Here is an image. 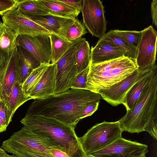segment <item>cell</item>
Segmentation results:
<instances>
[{
  "label": "cell",
  "instance_id": "17",
  "mask_svg": "<svg viewBox=\"0 0 157 157\" xmlns=\"http://www.w3.org/2000/svg\"><path fill=\"white\" fill-rule=\"evenodd\" d=\"M124 56H126V51L119 47L107 43H97L90 49V63H102Z\"/></svg>",
  "mask_w": 157,
  "mask_h": 157
},
{
  "label": "cell",
  "instance_id": "12",
  "mask_svg": "<svg viewBox=\"0 0 157 157\" xmlns=\"http://www.w3.org/2000/svg\"><path fill=\"white\" fill-rule=\"evenodd\" d=\"M154 65L142 71L137 70L132 75L109 89L100 90L98 93L101 95L102 99L113 106L123 104L125 96L131 88L140 79L148 74Z\"/></svg>",
  "mask_w": 157,
  "mask_h": 157
},
{
  "label": "cell",
  "instance_id": "23",
  "mask_svg": "<svg viewBox=\"0 0 157 157\" xmlns=\"http://www.w3.org/2000/svg\"><path fill=\"white\" fill-rule=\"evenodd\" d=\"M32 98L25 95L19 81L16 82L13 86L7 100L4 102L12 118L14 113L20 106Z\"/></svg>",
  "mask_w": 157,
  "mask_h": 157
},
{
  "label": "cell",
  "instance_id": "1",
  "mask_svg": "<svg viewBox=\"0 0 157 157\" xmlns=\"http://www.w3.org/2000/svg\"><path fill=\"white\" fill-rule=\"evenodd\" d=\"M101 98L98 93L86 89H70L44 98L35 99L26 113L54 118L75 128L81 120L85 106L93 102H99Z\"/></svg>",
  "mask_w": 157,
  "mask_h": 157
},
{
  "label": "cell",
  "instance_id": "35",
  "mask_svg": "<svg viewBox=\"0 0 157 157\" xmlns=\"http://www.w3.org/2000/svg\"><path fill=\"white\" fill-rule=\"evenodd\" d=\"M59 2L71 7L81 12L82 8L83 0H58Z\"/></svg>",
  "mask_w": 157,
  "mask_h": 157
},
{
  "label": "cell",
  "instance_id": "36",
  "mask_svg": "<svg viewBox=\"0 0 157 157\" xmlns=\"http://www.w3.org/2000/svg\"><path fill=\"white\" fill-rule=\"evenodd\" d=\"M151 15L153 23L157 27V0H153L151 3Z\"/></svg>",
  "mask_w": 157,
  "mask_h": 157
},
{
  "label": "cell",
  "instance_id": "5",
  "mask_svg": "<svg viewBox=\"0 0 157 157\" xmlns=\"http://www.w3.org/2000/svg\"><path fill=\"white\" fill-rule=\"evenodd\" d=\"M1 147L19 157H54L48 140L24 126L3 142Z\"/></svg>",
  "mask_w": 157,
  "mask_h": 157
},
{
  "label": "cell",
  "instance_id": "33",
  "mask_svg": "<svg viewBox=\"0 0 157 157\" xmlns=\"http://www.w3.org/2000/svg\"><path fill=\"white\" fill-rule=\"evenodd\" d=\"M0 117L8 125L12 119L6 105L2 101H0Z\"/></svg>",
  "mask_w": 157,
  "mask_h": 157
},
{
  "label": "cell",
  "instance_id": "27",
  "mask_svg": "<svg viewBox=\"0 0 157 157\" xmlns=\"http://www.w3.org/2000/svg\"><path fill=\"white\" fill-rule=\"evenodd\" d=\"M90 53L89 43L84 38L76 54L77 75L89 66L90 61Z\"/></svg>",
  "mask_w": 157,
  "mask_h": 157
},
{
  "label": "cell",
  "instance_id": "32",
  "mask_svg": "<svg viewBox=\"0 0 157 157\" xmlns=\"http://www.w3.org/2000/svg\"><path fill=\"white\" fill-rule=\"evenodd\" d=\"M19 0H0V15L2 16L17 5Z\"/></svg>",
  "mask_w": 157,
  "mask_h": 157
},
{
  "label": "cell",
  "instance_id": "31",
  "mask_svg": "<svg viewBox=\"0 0 157 157\" xmlns=\"http://www.w3.org/2000/svg\"><path fill=\"white\" fill-rule=\"evenodd\" d=\"M89 66L77 75L72 82L71 89H86V82Z\"/></svg>",
  "mask_w": 157,
  "mask_h": 157
},
{
  "label": "cell",
  "instance_id": "2",
  "mask_svg": "<svg viewBox=\"0 0 157 157\" xmlns=\"http://www.w3.org/2000/svg\"><path fill=\"white\" fill-rule=\"evenodd\" d=\"M20 122L33 132L47 139L51 148L63 151L69 157H86L75 128L54 118L27 113Z\"/></svg>",
  "mask_w": 157,
  "mask_h": 157
},
{
  "label": "cell",
  "instance_id": "34",
  "mask_svg": "<svg viewBox=\"0 0 157 157\" xmlns=\"http://www.w3.org/2000/svg\"><path fill=\"white\" fill-rule=\"evenodd\" d=\"M99 104V102H94L85 106L82 112L81 119L92 115L98 109Z\"/></svg>",
  "mask_w": 157,
  "mask_h": 157
},
{
  "label": "cell",
  "instance_id": "25",
  "mask_svg": "<svg viewBox=\"0 0 157 157\" xmlns=\"http://www.w3.org/2000/svg\"><path fill=\"white\" fill-rule=\"evenodd\" d=\"M17 7L19 12L25 16L43 15L50 14L36 0H19Z\"/></svg>",
  "mask_w": 157,
  "mask_h": 157
},
{
  "label": "cell",
  "instance_id": "30",
  "mask_svg": "<svg viewBox=\"0 0 157 157\" xmlns=\"http://www.w3.org/2000/svg\"><path fill=\"white\" fill-rule=\"evenodd\" d=\"M157 105L154 108L144 131L148 132L154 139H157Z\"/></svg>",
  "mask_w": 157,
  "mask_h": 157
},
{
  "label": "cell",
  "instance_id": "18",
  "mask_svg": "<svg viewBox=\"0 0 157 157\" xmlns=\"http://www.w3.org/2000/svg\"><path fill=\"white\" fill-rule=\"evenodd\" d=\"M157 72L155 64L151 71L140 79L131 88L126 94L123 105L126 110L132 109L136 104L142 94L149 86L154 74Z\"/></svg>",
  "mask_w": 157,
  "mask_h": 157
},
{
  "label": "cell",
  "instance_id": "24",
  "mask_svg": "<svg viewBox=\"0 0 157 157\" xmlns=\"http://www.w3.org/2000/svg\"><path fill=\"white\" fill-rule=\"evenodd\" d=\"M51 64L56 63L74 42L54 33H50Z\"/></svg>",
  "mask_w": 157,
  "mask_h": 157
},
{
  "label": "cell",
  "instance_id": "42",
  "mask_svg": "<svg viewBox=\"0 0 157 157\" xmlns=\"http://www.w3.org/2000/svg\"><path fill=\"white\" fill-rule=\"evenodd\" d=\"M144 157H145V156H144Z\"/></svg>",
  "mask_w": 157,
  "mask_h": 157
},
{
  "label": "cell",
  "instance_id": "20",
  "mask_svg": "<svg viewBox=\"0 0 157 157\" xmlns=\"http://www.w3.org/2000/svg\"><path fill=\"white\" fill-rule=\"evenodd\" d=\"M49 13L59 17L76 18L80 13L75 8L58 0H36Z\"/></svg>",
  "mask_w": 157,
  "mask_h": 157
},
{
  "label": "cell",
  "instance_id": "9",
  "mask_svg": "<svg viewBox=\"0 0 157 157\" xmlns=\"http://www.w3.org/2000/svg\"><path fill=\"white\" fill-rule=\"evenodd\" d=\"M84 25L94 36L101 38L105 33L107 22L104 7L100 0H83L81 10Z\"/></svg>",
  "mask_w": 157,
  "mask_h": 157
},
{
  "label": "cell",
  "instance_id": "13",
  "mask_svg": "<svg viewBox=\"0 0 157 157\" xmlns=\"http://www.w3.org/2000/svg\"><path fill=\"white\" fill-rule=\"evenodd\" d=\"M2 19V22L18 36L50 34L44 28L20 13L17 6L4 14Z\"/></svg>",
  "mask_w": 157,
  "mask_h": 157
},
{
  "label": "cell",
  "instance_id": "16",
  "mask_svg": "<svg viewBox=\"0 0 157 157\" xmlns=\"http://www.w3.org/2000/svg\"><path fill=\"white\" fill-rule=\"evenodd\" d=\"M57 72L56 63L50 64L29 94L32 99H41L54 94Z\"/></svg>",
  "mask_w": 157,
  "mask_h": 157
},
{
  "label": "cell",
  "instance_id": "4",
  "mask_svg": "<svg viewBox=\"0 0 157 157\" xmlns=\"http://www.w3.org/2000/svg\"><path fill=\"white\" fill-rule=\"evenodd\" d=\"M157 105V72L136 105L118 121L123 132L139 133L144 129Z\"/></svg>",
  "mask_w": 157,
  "mask_h": 157
},
{
  "label": "cell",
  "instance_id": "19",
  "mask_svg": "<svg viewBox=\"0 0 157 157\" xmlns=\"http://www.w3.org/2000/svg\"><path fill=\"white\" fill-rule=\"evenodd\" d=\"M19 59L20 82L22 84L33 70L41 63L22 47L17 46Z\"/></svg>",
  "mask_w": 157,
  "mask_h": 157
},
{
  "label": "cell",
  "instance_id": "10",
  "mask_svg": "<svg viewBox=\"0 0 157 157\" xmlns=\"http://www.w3.org/2000/svg\"><path fill=\"white\" fill-rule=\"evenodd\" d=\"M141 32L135 59L139 71L152 67L155 64L156 60L157 31L150 25Z\"/></svg>",
  "mask_w": 157,
  "mask_h": 157
},
{
  "label": "cell",
  "instance_id": "37",
  "mask_svg": "<svg viewBox=\"0 0 157 157\" xmlns=\"http://www.w3.org/2000/svg\"><path fill=\"white\" fill-rule=\"evenodd\" d=\"M50 151L54 157H69L66 153L60 150L50 148Z\"/></svg>",
  "mask_w": 157,
  "mask_h": 157
},
{
  "label": "cell",
  "instance_id": "29",
  "mask_svg": "<svg viewBox=\"0 0 157 157\" xmlns=\"http://www.w3.org/2000/svg\"><path fill=\"white\" fill-rule=\"evenodd\" d=\"M119 36L124 39L128 43L136 48L141 36V31L113 30Z\"/></svg>",
  "mask_w": 157,
  "mask_h": 157
},
{
  "label": "cell",
  "instance_id": "7",
  "mask_svg": "<svg viewBox=\"0 0 157 157\" xmlns=\"http://www.w3.org/2000/svg\"><path fill=\"white\" fill-rule=\"evenodd\" d=\"M80 44L79 40L75 41L56 63L57 72L54 94L63 93L70 89L71 84L77 75L76 54Z\"/></svg>",
  "mask_w": 157,
  "mask_h": 157
},
{
  "label": "cell",
  "instance_id": "15",
  "mask_svg": "<svg viewBox=\"0 0 157 157\" xmlns=\"http://www.w3.org/2000/svg\"><path fill=\"white\" fill-rule=\"evenodd\" d=\"M24 16L44 28L50 33L55 34L65 39L67 30L76 19V18L63 17L50 14L43 15Z\"/></svg>",
  "mask_w": 157,
  "mask_h": 157
},
{
  "label": "cell",
  "instance_id": "3",
  "mask_svg": "<svg viewBox=\"0 0 157 157\" xmlns=\"http://www.w3.org/2000/svg\"><path fill=\"white\" fill-rule=\"evenodd\" d=\"M137 69L135 60L125 56L102 63H90L86 89L96 93L107 89Z\"/></svg>",
  "mask_w": 157,
  "mask_h": 157
},
{
  "label": "cell",
  "instance_id": "38",
  "mask_svg": "<svg viewBox=\"0 0 157 157\" xmlns=\"http://www.w3.org/2000/svg\"><path fill=\"white\" fill-rule=\"evenodd\" d=\"M8 58L6 57L0 51V72L6 65Z\"/></svg>",
  "mask_w": 157,
  "mask_h": 157
},
{
  "label": "cell",
  "instance_id": "21",
  "mask_svg": "<svg viewBox=\"0 0 157 157\" xmlns=\"http://www.w3.org/2000/svg\"><path fill=\"white\" fill-rule=\"evenodd\" d=\"M18 35L3 22H0V51L9 57L17 46Z\"/></svg>",
  "mask_w": 157,
  "mask_h": 157
},
{
  "label": "cell",
  "instance_id": "39",
  "mask_svg": "<svg viewBox=\"0 0 157 157\" xmlns=\"http://www.w3.org/2000/svg\"><path fill=\"white\" fill-rule=\"evenodd\" d=\"M8 126L0 117V133L6 131Z\"/></svg>",
  "mask_w": 157,
  "mask_h": 157
},
{
  "label": "cell",
  "instance_id": "41",
  "mask_svg": "<svg viewBox=\"0 0 157 157\" xmlns=\"http://www.w3.org/2000/svg\"><path fill=\"white\" fill-rule=\"evenodd\" d=\"M0 157H19L16 155H10L8 154H7L6 155L0 156Z\"/></svg>",
  "mask_w": 157,
  "mask_h": 157
},
{
  "label": "cell",
  "instance_id": "6",
  "mask_svg": "<svg viewBox=\"0 0 157 157\" xmlns=\"http://www.w3.org/2000/svg\"><path fill=\"white\" fill-rule=\"evenodd\" d=\"M118 121L98 123L89 129L79 140L85 155L101 149L121 137Z\"/></svg>",
  "mask_w": 157,
  "mask_h": 157
},
{
  "label": "cell",
  "instance_id": "26",
  "mask_svg": "<svg viewBox=\"0 0 157 157\" xmlns=\"http://www.w3.org/2000/svg\"><path fill=\"white\" fill-rule=\"evenodd\" d=\"M50 64H41L38 67L33 70L22 84V89L25 96L29 97V94L40 81Z\"/></svg>",
  "mask_w": 157,
  "mask_h": 157
},
{
  "label": "cell",
  "instance_id": "8",
  "mask_svg": "<svg viewBox=\"0 0 157 157\" xmlns=\"http://www.w3.org/2000/svg\"><path fill=\"white\" fill-rule=\"evenodd\" d=\"M148 146L136 141L118 138L104 148L86 155V157H144Z\"/></svg>",
  "mask_w": 157,
  "mask_h": 157
},
{
  "label": "cell",
  "instance_id": "22",
  "mask_svg": "<svg viewBox=\"0 0 157 157\" xmlns=\"http://www.w3.org/2000/svg\"><path fill=\"white\" fill-rule=\"evenodd\" d=\"M107 43L117 46L126 51V56L135 60L136 58L137 48L117 34L113 30H110L99 38L97 43Z\"/></svg>",
  "mask_w": 157,
  "mask_h": 157
},
{
  "label": "cell",
  "instance_id": "11",
  "mask_svg": "<svg viewBox=\"0 0 157 157\" xmlns=\"http://www.w3.org/2000/svg\"><path fill=\"white\" fill-rule=\"evenodd\" d=\"M49 34L20 35L17 46H21L33 55L41 63L51 64V42Z\"/></svg>",
  "mask_w": 157,
  "mask_h": 157
},
{
  "label": "cell",
  "instance_id": "28",
  "mask_svg": "<svg viewBox=\"0 0 157 157\" xmlns=\"http://www.w3.org/2000/svg\"><path fill=\"white\" fill-rule=\"evenodd\" d=\"M87 33L84 25L76 18L67 30L65 38L70 41L73 42L81 38Z\"/></svg>",
  "mask_w": 157,
  "mask_h": 157
},
{
  "label": "cell",
  "instance_id": "14",
  "mask_svg": "<svg viewBox=\"0 0 157 157\" xmlns=\"http://www.w3.org/2000/svg\"><path fill=\"white\" fill-rule=\"evenodd\" d=\"M20 81L19 59L17 46L9 57L0 72V96L2 101H6L14 84Z\"/></svg>",
  "mask_w": 157,
  "mask_h": 157
},
{
  "label": "cell",
  "instance_id": "40",
  "mask_svg": "<svg viewBox=\"0 0 157 157\" xmlns=\"http://www.w3.org/2000/svg\"><path fill=\"white\" fill-rule=\"evenodd\" d=\"M7 154L2 147H0V156L6 155Z\"/></svg>",
  "mask_w": 157,
  "mask_h": 157
}]
</instances>
